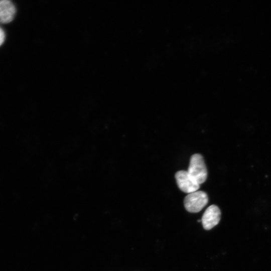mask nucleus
Masks as SVG:
<instances>
[{"label": "nucleus", "mask_w": 271, "mask_h": 271, "mask_svg": "<svg viewBox=\"0 0 271 271\" xmlns=\"http://www.w3.org/2000/svg\"><path fill=\"white\" fill-rule=\"evenodd\" d=\"M187 171L198 184L200 185L206 181L207 171L204 159L201 155L195 154L191 156Z\"/></svg>", "instance_id": "obj_1"}, {"label": "nucleus", "mask_w": 271, "mask_h": 271, "mask_svg": "<svg viewBox=\"0 0 271 271\" xmlns=\"http://www.w3.org/2000/svg\"><path fill=\"white\" fill-rule=\"evenodd\" d=\"M16 12L14 4L10 1H0V24H7L12 22Z\"/></svg>", "instance_id": "obj_5"}, {"label": "nucleus", "mask_w": 271, "mask_h": 271, "mask_svg": "<svg viewBox=\"0 0 271 271\" xmlns=\"http://www.w3.org/2000/svg\"><path fill=\"white\" fill-rule=\"evenodd\" d=\"M5 39V34L4 30L0 27V46L3 44Z\"/></svg>", "instance_id": "obj_8"}, {"label": "nucleus", "mask_w": 271, "mask_h": 271, "mask_svg": "<svg viewBox=\"0 0 271 271\" xmlns=\"http://www.w3.org/2000/svg\"><path fill=\"white\" fill-rule=\"evenodd\" d=\"M54 169L51 167H49L46 168V170L44 173V178L46 183H49L52 181L54 176Z\"/></svg>", "instance_id": "obj_7"}, {"label": "nucleus", "mask_w": 271, "mask_h": 271, "mask_svg": "<svg viewBox=\"0 0 271 271\" xmlns=\"http://www.w3.org/2000/svg\"><path fill=\"white\" fill-rule=\"evenodd\" d=\"M208 201V196L205 192L197 191L188 194L185 197L184 204L188 212L197 213L203 209Z\"/></svg>", "instance_id": "obj_2"}, {"label": "nucleus", "mask_w": 271, "mask_h": 271, "mask_svg": "<svg viewBox=\"0 0 271 271\" xmlns=\"http://www.w3.org/2000/svg\"><path fill=\"white\" fill-rule=\"evenodd\" d=\"M79 145V139L77 137H73L67 142L64 147V151L66 153L74 151Z\"/></svg>", "instance_id": "obj_6"}, {"label": "nucleus", "mask_w": 271, "mask_h": 271, "mask_svg": "<svg viewBox=\"0 0 271 271\" xmlns=\"http://www.w3.org/2000/svg\"><path fill=\"white\" fill-rule=\"evenodd\" d=\"M221 218V211L218 206L212 205L204 212L201 221L203 228L210 230L216 226Z\"/></svg>", "instance_id": "obj_4"}, {"label": "nucleus", "mask_w": 271, "mask_h": 271, "mask_svg": "<svg viewBox=\"0 0 271 271\" xmlns=\"http://www.w3.org/2000/svg\"><path fill=\"white\" fill-rule=\"evenodd\" d=\"M175 179L179 189L186 193H191L198 191L200 185L195 182L186 171H178Z\"/></svg>", "instance_id": "obj_3"}]
</instances>
